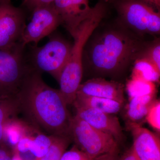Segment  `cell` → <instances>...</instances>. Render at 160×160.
Returning <instances> with one entry per match:
<instances>
[{"label":"cell","mask_w":160,"mask_h":160,"mask_svg":"<svg viewBox=\"0 0 160 160\" xmlns=\"http://www.w3.org/2000/svg\"><path fill=\"white\" fill-rule=\"evenodd\" d=\"M32 13L31 21L25 26L21 38V42L26 46L30 43L37 45L62 25L61 18L52 3L38 7Z\"/></svg>","instance_id":"cell-8"},{"label":"cell","mask_w":160,"mask_h":160,"mask_svg":"<svg viewBox=\"0 0 160 160\" xmlns=\"http://www.w3.org/2000/svg\"><path fill=\"white\" fill-rule=\"evenodd\" d=\"M75 115L95 129L112 136L119 144L122 143L124 136L117 117L115 114L84 107H76Z\"/></svg>","instance_id":"cell-12"},{"label":"cell","mask_w":160,"mask_h":160,"mask_svg":"<svg viewBox=\"0 0 160 160\" xmlns=\"http://www.w3.org/2000/svg\"><path fill=\"white\" fill-rule=\"evenodd\" d=\"M136 61L149 64L160 73V42L159 38L147 43L139 55Z\"/></svg>","instance_id":"cell-19"},{"label":"cell","mask_w":160,"mask_h":160,"mask_svg":"<svg viewBox=\"0 0 160 160\" xmlns=\"http://www.w3.org/2000/svg\"><path fill=\"white\" fill-rule=\"evenodd\" d=\"M107 12L106 3L102 1L92 7L90 14L79 27L73 38L68 62L60 77L59 89L68 105L74 102L82 78L83 54L85 45L94 30L99 26Z\"/></svg>","instance_id":"cell-3"},{"label":"cell","mask_w":160,"mask_h":160,"mask_svg":"<svg viewBox=\"0 0 160 160\" xmlns=\"http://www.w3.org/2000/svg\"><path fill=\"white\" fill-rule=\"evenodd\" d=\"M77 95L89 96L109 99L124 104L125 102L122 84L102 78H94L81 83Z\"/></svg>","instance_id":"cell-13"},{"label":"cell","mask_w":160,"mask_h":160,"mask_svg":"<svg viewBox=\"0 0 160 160\" xmlns=\"http://www.w3.org/2000/svg\"><path fill=\"white\" fill-rule=\"evenodd\" d=\"M146 120L148 124L155 129L160 131V101L155 100L148 110L146 117Z\"/></svg>","instance_id":"cell-23"},{"label":"cell","mask_w":160,"mask_h":160,"mask_svg":"<svg viewBox=\"0 0 160 160\" xmlns=\"http://www.w3.org/2000/svg\"><path fill=\"white\" fill-rule=\"evenodd\" d=\"M11 0H0V4L1 3H10Z\"/></svg>","instance_id":"cell-31"},{"label":"cell","mask_w":160,"mask_h":160,"mask_svg":"<svg viewBox=\"0 0 160 160\" xmlns=\"http://www.w3.org/2000/svg\"><path fill=\"white\" fill-rule=\"evenodd\" d=\"M129 98L156 94L154 83L138 79L132 78L126 85Z\"/></svg>","instance_id":"cell-21"},{"label":"cell","mask_w":160,"mask_h":160,"mask_svg":"<svg viewBox=\"0 0 160 160\" xmlns=\"http://www.w3.org/2000/svg\"><path fill=\"white\" fill-rule=\"evenodd\" d=\"M133 138L132 149L139 160H160L159 138L141 124L127 123Z\"/></svg>","instance_id":"cell-11"},{"label":"cell","mask_w":160,"mask_h":160,"mask_svg":"<svg viewBox=\"0 0 160 160\" xmlns=\"http://www.w3.org/2000/svg\"><path fill=\"white\" fill-rule=\"evenodd\" d=\"M103 2H112L114 0H102Z\"/></svg>","instance_id":"cell-32"},{"label":"cell","mask_w":160,"mask_h":160,"mask_svg":"<svg viewBox=\"0 0 160 160\" xmlns=\"http://www.w3.org/2000/svg\"><path fill=\"white\" fill-rule=\"evenodd\" d=\"M69 136L74 145L92 160L102 155L119 151V144L113 137L95 129L76 115L72 118Z\"/></svg>","instance_id":"cell-7"},{"label":"cell","mask_w":160,"mask_h":160,"mask_svg":"<svg viewBox=\"0 0 160 160\" xmlns=\"http://www.w3.org/2000/svg\"><path fill=\"white\" fill-rule=\"evenodd\" d=\"M54 0H22V5L32 12L35 9L41 6H47Z\"/></svg>","instance_id":"cell-25"},{"label":"cell","mask_w":160,"mask_h":160,"mask_svg":"<svg viewBox=\"0 0 160 160\" xmlns=\"http://www.w3.org/2000/svg\"><path fill=\"white\" fill-rule=\"evenodd\" d=\"M119 151H115L102 155L93 160H118Z\"/></svg>","instance_id":"cell-27"},{"label":"cell","mask_w":160,"mask_h":160,"mask_svg":"<svg viewBox=\"0 0 160 160\" xmlns=\"http://www.w3.org/2000/svg\"><path fill=\"white\" fill-rule=\"evenodd\" d=\"M72 141L69 136H56L47 152L37 160H60Z\"/></svg>","instance_id":"cell-20"},{"label":"cell","mask_w":160,"mask_h":160,"mask_svg":"<svg viewBox=\"0 0 160 160\" xmlns=\"http://www.w3.org/2000/svg\"><path fill=\"white\" fill-rule=\"evenodd\" d=\"M137 62L132 74V78L145 80L154 83L159 79V73L149 64L142 61Z\"/></svg>","instance_id":"cell-22"},{"label":"cell","mask_w":160,"mask_h":160,"mask_svg":"<svg viewBox=\"0 0 160 160\" xmlns=\"http://www.w3.org/2000/svg\"><path fill=\"white\" fill-rule=\"evenodd\" d=\"M26 20V13L22 8L11 3L0 4V49L21 42Z\"/></svg>","instance_id":"cell-9"},{"label":"cell","mask_w":160,"mask_h":160,"mask_svg":"<svg viewBox=\"0 0 160 160\" xmlns=\"http://www.w3.org/2000/svg\"><path fill=\"white\" fill-rule=\"evenodd\" d=\"M12 160H22L20 157L18 155L13 152V156H12Z\"/></svg>","instance_id":"cell-30"},{"label":"cell","mask_w":160,"mask_h":160,"mask_svg":"<svg viewBox=\"0 0 160 160\" xmlns=\"http://www.w3.org/2000/svg\"><path fill=\"white\" fill-rule=\"evenodd\" d=\"M60 160H92L75 145L68 151H66L62 156Z\"/></svg>","instance_id":"cell-24"},{"label":"cell","mask_w":160,"mask_h":160,"mask_svg":"<svg viewBox=\"0 0 160 160\" xmlns=\"http://www.w3.org/2000/svg\"><path fill=\"white\" fill-rule=\"evenodd\" d=\"M42 73L32 69L17 94L20 112L27 121L55 136H69L72 117L59 89L47 85Z\"/></svg>","instance_id":"cell-1"},{"label":"cell","mask_w":160,"mask_h":160,"mask_svg":"<svg viewBox=\"0 0 160 160\" xmlns=\"http://www.w3.org/2000/svg\"><path fill=\"white\" fill-rule=\"evenodd\" d=\"M124 104L114 100L89 96L77 95L72 105L76 107L90 108L115 114L119 112Z\"/></svg>","instance_id":"cell-14"},{"label":"cell","mask_w":160,"mask_h":160,"mask_svg":"<svg viewBox=\"0 0 160 160\" xmlns=\"http://www.w3.org/2000/svg\"><path fill=\"white\" fill-rule=\"evenodd\" d=\"M72 45L59 35L52 33L46 45L30 46L27 49L28 62L32 69L46 72L58 82L69 60Z\"/></svg>","instance_id":"cell-5"},{"label":"cell","mask_w":160,"mask_h":160,"mask_svg":"<svg viewBox=\"0 0 160 160\" xmlns=\"http://www.w3.org/2000/svg\"><path fill=\"white\" fill-rule=\"evenodd\" d=\"M93 32L86 42L83 54L96 71L103 74L120 73L136 61L147 43L120 22Z\"/></svg>","instance_id":"cell-2"},{"label":"cell","mask_w":160,"mask_h":160,"mask_svg":"<svg viewBox=\"0 0 160 160\" xmlns=\"http://www.w3.org/2000/svg\"><path fill=\"white\" fill-rule=\"evenodd\" d=\"M119 22L140 37L160 33L159 11L142 0H114Z\"/></svg>","instance_id":"cell-6"},{"label":"cell","mask_w":160,"mask_h":160,"mask_svg":"<svg viewBox=\"0 0 160 160\" xmlns=\"http://www.w3.org/2000/svg\"><path fill=\"white\" fill-rule=\"evenodd\" d=\"M20 113L19 102L17 95L0 99V144L4 142L5 126L12 118Z\"/></svg>","instance_id":"cell-16"},{"label":"cell","mask_w":160,"mask_h":160,"mask_svg":"<svg viewBox=\"0 0 160 160\" xmlns=\"http://www.w3.org/2000/svg\"><path fill=\"white\" fill-rule=\"evenodd\" d=\"M89 0H54L52 4L60 16L62 25L72 37L89 17L92 9Z\"/></svg>","instance_id":"cell-10"},{"label":"cell","mask_w":160,"mask_h":160,"mask_svg":"<svg viewBox=\"0 0 160 160\" xmlns=\"http://www.w3.org/2000/svg\"><path fill=\"white\" fill-rule=\"evenodd\" d=\"M13 150L6 143L0 144V160H12Z\"/></svg>","instance_id":"cell-26"},{"label":"cell","mask_w":160,"mask_h":160,"mask_svg":"<svg viewBox=\"0 0 160 160\" xmlns=\"http://www.w3.org/2000/svg\"><path fill=\"white\" fill-rule=\"evenodd\" d=\"M145 2L148 3L151 5L155 9H157L159 11L160 7V0H142Z\"/></svg>","instance_id":"cell-29"},{"label":"cell","mask_w":160,"mask_h":160,"mask_svg":"<svg viewBox=\"0 0 160 160\" xmlns=\"http://www.w3.org/2000/svg\"><path fill=\"white\" fill-rule=\"evenodd\" d=\"M118 160H139L136 155L135 153L132 146L126 150L121 157L119 158Z\"/></svg>","instance_id":"cell-28"},{"label":"cell","mask_w":160,"mask_h":160,"mask_svg":"<svg viewBox=\"0 0 160 160\" xmlns=\"http://www.w3.org/2000/svg\"><path fill=\"white\" fill-rule=\"evenodd\" d=\"M26 46L20 42L0 49V99L17 95L32 69L27 59Z\"/></svg>","instance_id":"cell-4"},{"label":"cell","mask_w":160,"mask_h":160,"mask_svg":"<svg viewBox=\"0 0 160 160\" xmlns=\"http://www.w3.org/2000/svg\"><path fill=\"white\" fill-rule=\"evenodd\" d=\"M56 136L47 135L35 126L32 132V141L30 149V153L37 160L42 157L48 150L54 140Z\"/></svg>","instance_id":"cell-18"},{"label":"cell","mask_w":160,"mask_h":160,"mask_svg":"<svg viewBox=\"0 0 160 160\" xmlns=\"http://www.w3.org/2000/svg\"><path fill=\"white\" fill-rule=\"evenodd\" d=\"M28 122L26 120L11 119L6 125L4 131V142L13 150L21 138L26 133Z\"/></svg>","instance_id":"cell-17"},{"label":"cell","mask_w":160,"mask_h":160,"mask_svg":"<svg viewBox=\"0 0 160 160\" xmlns=\"http://www.w3.org/2000/svg\"><path fill=\"white\" fill-rule=\"evenodd\" d=\"M156 100V94L129 98L126 107L128 123L141 124L144 120L152 104Z\"/></svg>","instance_id":"cell-15"}]
</instances>
